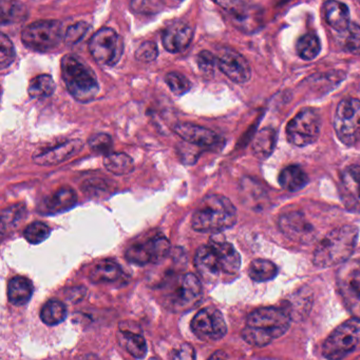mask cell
Here are the masks:
<instances>
[{"label":"cell","mask_w":360,"mask_h":360,"mask_svg":"<svg viewBox=\"0 0 360 360\" xmlns=\"http://www.w3.org/2000/svg\"><path fill=\"white\" fill-rule=\"evenodd\" d=\"M149 360H159L158 359H150Z\"/></svg>","instance_id":"obj_49"},{"label":"cell","mask_w":360,"mask_h":360,"mask_svg":"<svg viewBox=\"0 0 360 360\" xmlns=\"http://www.w3.org/2000/svg\"><path fill=\"white\" fill-rule=\"evenodd\" d=\"M33 283L23 276H15L8 283V302L14 306H23L33 295Z\"/></svg>","instance_id":"obj_25"},{"label":"cell","mask_w":360,"mask_h":360,"mask_svg":"<svg viewBox=\"0 0 360 360\" xmlns=\"http://www.w3.org/2000/svg\"><path fill=\"white\" fill-rule=\"evenodd\" d=\"M278 269L274 262L268 259H255L252 262L249 275L256 283H266L277 276Z\"/></svg>","instance_id":"obj_33"},{"label":"cell","mask_w":360,"mask_h":360,"mask_svg":"<svg viewBox=\"0 0 360 360\" xmlns=\"http://www.w3.org/2000/svg\"><path fill=\"white\" fill-rule=\"evenodd\" d=\"M163 6L164 0H130L131 8L139 14H156L162 10Z\"/></svg>","instance_id":"obj_40"},{"label":"cell","mask_w":360,"mask_h":360,"mask_svg":"<svg viewBox=\"0 0 360 360\" xmlns=\"http://www.w3.org/2000/svg\"><path fill=\"white\" fill-rule=\"evenodd\" d=\"M61 77L71 96L80 103H90L99 92L93 70L75 55H65L61 63Z\"/></svg>","instance_id":"obj_4"},{"label":"cell","mask_w":360,"mask_h":360,"mask_svg":"<svg viewBox=\"0 0 360 360\" xmlns=\"http://www.w3.org/2000/svg\"><path fill=\"white\" fill-rule=\"evenodd\" d=\"M340 195L349 211L360 213V166H350L342 172Z\"/></svg>","instance_id":"obj_17"},{"label":"cell","mask_w":360,"mask_h":360,"mask_svg":"<svg viewBox=\"0 0 360 360\" xmlns=\"http://www.w3.org/2000/svg\"><path fill=\"white\" fill-rule=\"evenodd\" d=\"M291 316L285 309L264 307L252 312L247 327L242 330L243 340L255 347H266L287 333Z\"/></svg>","instance_id":"obj_1"},{"label":"cell","mask_w":360,"mask_h":360,"mask_svg":"<svg viewBox=\"0 0 360 360\" xmlns=\"http://www.w3.org/2000/svg\"><path fill=\"white\" fill-rule=\"evenodd\" d=\"M279 226L287 237L299 243H311L315 237L314 228L299 212H291L281 216Z\"/></svg>","instance_id":"obj_16"},{"label":"cell","mask_w":360,"mask_h":360,"mask_svg":"<svg viewBox=\"0 0 360 360\" xmlns=\"http://www.w3.org/2000/svg\"><path fill=\"white\" fill-rule=\"evenodd\" d=\"M68 311L67 307L65 306L63 302L59 300H52L46 302L40 311V319L42 323H46V326L59 325L67 319Z\"/></svg>","instance_id":"obj_31"},{"label":"cell","mask_w":360,"mask_h":360,"mask_svg":"<svg viewBox=\"0 0 360 360\" xmlns=\"http://www.w3.org/2000/svg\"><path fill=\"white\" fill-rule=\"evenodd\" d=\"M321 115L316 110L306 108L298 112L287 126V141L296 147H306L318 139Z\"/></svg>","instance_id":"obj_9"},{"label":"cell","mask_w":360,"mask_h":360,"mask_svg":"<svg viewBox=\"0 0 360 360\" xmlns=\"http://www.w3.org/2000/svg\"><path fill=\"white\" fill-rule=\"evenodd\" d=\"M25 205H15L13 207H8L2 212V231L6 230V226H11L16 224L25 215Z\"/></svg>","instance_id":"obj_44"},{"label":"cell","mask_w":360,"mask_h":360,"mask_svg":"<svg viewBox=\"0 0 360 360\" xmlns=\"http://www.w3.org/2000/svg\"><path fill=\"white\" fill-rule=\"evenodd\" d=\"M15 57H16V52H15L12 41L6 34L2 33L0 36V65H1V69L10 67L13 61L15 60Z\"/></svg>","instance_id":"obj_39"},{"label":"cell","mask_w":360,"mask_h":360,"mask_svg":"<svg viewBox=\"0 0 360 360\" xmlns=\"http://www.w3.org/2000/svg\"><path fill=\"white\" fill-rule=\"evenodd\" d=\"M82 149V143L78 139L66 141L53 149H49L37 155H34L33 162L38 166H55L73 158L74 155L80 153Z\"/></svg>","instance_id":"obj_18"},{"label":"cell","mask_w":360,"mask_h":360,"mask_svg":"<svg viewBox=\"0 0 360 360\" xmlns=\"http://www.w3.org/2000/svg\"><path fill=\"white\" fill-rule=\"evenodd\" d=\"M89 147L97 153H108L113 146L111 136L105 133L93 135L88 141Z\"/></svg>","instance_id":"obj_43"},{"label":"cell","mask_w":360,"mask_h":360,"mask_svg":"<svg viewBox=\"0 0 360 360\" xmlns=\"http://www.w3.org/2000/svg\"><path fill=\"white\" fill-rule=\"evenodd\" d=\"M77 201V196L71 188H61L42 201L38 211L44 215H55L72 209Z\"/></svg>","instance_id":"obj_21"},{"label":"cell","mask_w":360,"mask_h":360,"mask_svg":"<svg viewBox=\"0 0 360 360\" xmlns=\"http://www.w3.org/2000/svg\"><path fill=\"white\" fill-rule=\"evenodd\" d=\"M192 332L202 340H222L228 333V326L221 311L206 307L197 313L190 323Z\"/></svg>","instance_id":"obj_12"},{"label":"cell","mask_w":360,"mask_h":360,"mask_svg":"<svg viewBox=\"0 0 360 360\" xmlns=\"http://www.w3.org/2000/svg\"><path fill=\"white\" fill-rule=\"evenodd\" d=\"M232 25L244 32L255 33L262 27V12L258 6H245L237 12L230 14Z\"/></svg>","instance_id":"obj_23"},{"label":"cell","mask_w":360,"mask_h":360,"mask_svg":"<svg viewBox=\"0 0 360 360\" xmlns=\"http://www.w3.org/2000/svg\"><path fill=\"white\" fill-rule=\"evenodd\" d=\"M275 146H276V131L272 128L262 129L254 141V153L260 160H266L272 155Z\"/></svg>","instance_id":"obj_30"},{"label":"cell","mask_w":360,"mask_h":360,"mask_svg":"<svg viewBox=\"0 0 360 360\" xmlns=\"http://www.w3.org/2000/svg\"><path fill=\"white\" fill-rule=\"evenodd\" d=\"M342 33V48L354 55H360V27L350 23L346 31Z\"/></svg>","instance_id":"obj_36"},{"label":"cell","mask_w":360,"mask_h":360,"mask_svg":"<svg viewBox=\"0 0 360 360\" xmlns=\"http://www.w3.org/2000/svg\"><path fill=\"white\" fill-rule=\"evenodd\" d=\"M218 68L236 84H245L252 77V70L247 59L234 49L222 48L217 55Z\"/></svg>","instance_id":"obj_14"},{"label":"cell","mask_w":360,"mask_h":360,"mask_svg":"<svg viewBox=\"0 0 360 360\" xmlns=\"http://www.w3.org/2000/svg\"><path fill=\"white\" fill-rule=\"evenodd\" d=\"M104 166L112 174L118 176L129 174L135 169L132 158L125 153H108L104 158Z\"/></svg>","instance_id":"obj_32"},{"label":"cell","mask_w":360,"mask_h":360,"mask_svg":"<svg viewBox=\"0 0 360 360\" xmlns=\"http://www.w3.org/2000/svg\"><path fill=\"white\" fill-rule=\"evenodd\" d=\"M170 251V243L164 235H154L144 243L131 245L126 252V259L137 266L158 264L164 259Z\"/></svg>","instance_id":"obj_11"},{"label":"cell","mask_w":360,"mask_h":360,"mask_svg":"<svg viewBox=\"0 0 360 360\" xmlns=\"http://www.w3.org/2000/svg\"><path fill=\"white\" fill-rule=\"evenodd\" d=\"M135 58L142 63H151L159 56V49L154 41H144L135 51Z\"/></svg>","instance_id":"obj_42"},{"label":"cell","mask_w":360,"mask_h":360,"mask_svg":"<svg viewBox=\"0 0 360 360\" xmlns=\"http://www.w3.org/2000/svg\"><path fill=\"white\" fill-rule=\"evenodd\" d=\"M120 264L113 260L106 259L97 264L90 272V281L94 283H113L122 276Z\"/></svg>","instance_id":"obj_29"},{"label":"cell","mask_w":360,"mask_h":360,"mask_svg":"<svg viewBox=\"0 0 360 360\" xmlns=\"http://www.w3.org/2000/svg\"><path fill=\"white\" fill-rule=\"evenodd\" d=\"M338 289L349 312L360 319V264H346L340 271Z\"/></svg>","instance_id":"obj_13"},{"label":"cell","mask_w":360,"mask_h":360,"mask_svg":"<svg viewBox=\"0 0 360 360\" xmlns=\"http://www.w3.org/2000/svg\"><path fill=\"white\" fill-rule=\"evenodd\" d=\"M51 230L46 224L40 221L32 222L25 228L23 236L27 243L32 245H38L46 240L50 236Z\"/></svg>","instance_id":"obj_37"},{"label":"cell","mask_w":360,"mask_h":360,"mask_svg":"<svg viewBox=\"0 0 360 360\" xmlns=\"http://www.w3.org/2000/svg\"><path fill=\"white\" fill-rule=\"evenodd\" d=\"M211 245L217 250L221 262L222 272L225 274H236L241 266V256L232 243H228L223 238H216L213 237L211 240Z\"/></svg>","instance_id":"obj_22"},{"label":"cell","mask_w":360,"mask_h":360,"mask_svg":"<svg viewBox=\"0 0 360 360\" xmlns=\"http://www.w3.org/2000/svg\"><path fill=\"white\" fill-rule=\"evenodd\" d=\"M360 349V319L353 317L336 328L323 346L329 360H342Z\"/></svg>","instance_id":"obj_6"},{"label":"cell","mask_w":360,"mask_h":360,"mask_svg":"<svg viewBox=\"0 0 360 360\" xmlns=\"http://www.w3.org/2000/svg\"><path fill=\"white\" fill-rule=\"evenodd\" d=\"M359 1L360 2V0H359Z\"/></svg>","instance_id":"obj_50"},{"label":"cell","mask_w":360,"mask_h":360,"mask_svg":"<svg viewBox=\"0 0 360 360\" xmlns=\"http://www.w3.org/2000/svg\"><path fill=\"white\" fill-rule=\"evenodd\" d=\"M359 238L355 226H340L331 231L317 245L313 262L319 268H329L344 264L352 255Z\"/></svg>","instance_id":"obj_3"},{"label":"cell","mask_w":360,"mask_h":360,"mask_svg":"<svg viewBox=\"0 0 360 360\" xmlns=\"http://www.w3.org/2000/svg\"><path fill=\"white\" fill-rule=\"evenodd\" d=\"M29 16L27 8L18 0H2L1 25H18L25 22Z\"/></svg>","instance_id":"obj_28"},{"label":"cell","mask_w":360,"mask_h":360,"mask_svg":"<svg viewBox=\"0 0 360 360\" xmlns=\"http://www.w3.org/2000/svg\"><path fill=\"white\" fill-rule=\"evenodd\" d=\"M165 82L170 89L171 92L178 96L185 94L192 88V82L186 76L179 72H170L165 76Z\"/></svg>","instance_id":"obj_38"},{"label":"cell","mask_w":360,"mask_h":360,"mask_svg":"<svg viewBox=\"0 0 360 360\" xmlns=\"http://www.w3.org/2000/svg\"><path fill=\"white\" fill-rule=\"evenodd\" d=\"M118 340L120 346L135 359H142L146 356L147 345L145 338L139 334L128 330H120L118 333Z\"/></svg>","instance_id":"obj_26"},{"label":"cell","mask_w":360,"mask_h":360,"mask_svg":"<svg viewBox=\"0 0 360 360\" xmlns=\"http://www.w3.org/2000/svg\"><path fill=\"white\" fill-rule=\"evenodd\" d=\"M89 51L99 65L113 67L122 58L124 41L113 29L103 27L91 37Z\"/></svg>","instance_id":"obj_10"},{"label":"cell","mask_w":360,"mask_h":360,"mask_svg":"<svg viewBox=\"0 0 360 360\" xmlns=\"http://www.w3.org/2000/svg\"><path fill=\"white\" fill-rule=\"evenodd\" d=\"M197 63L203 73L213 74L215 68L218 67L217 56L209 51H202L197 57Z\"/></svg>","instance_id":"obj_45"},{"label":"cell","mask_w":360,"mask_h":360,"mask_svg":"<svg viewBox=\"0 0 360 360\" xmlns=\"http://www.w3.org/2000/svg\"><path fill=\"white\" fill-rule=\"evenodd\" d=\"M218 6H221L224 10L228 11L230 14L237 12V11L247 6L244 0H213Z\"/></svg>","instance_id":"obj_47"},{"label":"cell","mask_w":360,"mask_h":360,"mask_svg":"<svg viewBox=\"0 0 360 360\" xmlns=\"http://www.w3.org/2000/svg\"><path fill=\"white\" fill-rule=\"evenodd\" d=\"M21 41L36 52L54 50L63 41L61 23L57 20H38L23 27Z\"/></svg>","instance_id":"obj_7"},{"label":"cell","mask_w":360,"mask_h":360,"mask_svg":"<svg viewBox=\"0 0 360 360\" xmlns=\"http://www.w3.org/2000/svg\"><path fill=\"white\" fill-rule=\"evenodd\" d=\"M209 360H228V356H226L225 353L223 351H218L216 352L213 356L211 357Z\"/></svg>","instance_id":"obj_48"},{"label":"cell","mask_w":360,"mask_h":360,"mask_svg":"<svg viewBox=\"0 0 360 360\" xmlns=\"http://www.w3.org/2000/svg\"><path fill=\"white\" fill-rule=\"evenodd\" d=\"M194 266L206 281H211L223 273L217 250L211 243L199 248L194 256Z\"/></svg>","instance_id":"obj_20"},{"label":"cell","mask_w":360,"mask_h":360,"mask_svg":"<svg viewBox=\"0 0 360 360\" xmlns=\"http://www.w3.org/2000/svg\"><path fill=\"white\" fill-rule=\"evenodd\" d=\"M237 222V210L228 197L211 194L205 197L192 215V226L197 232L218 233Z\"/></svg>","instance_id":"obj_2"},{"label":"cell","mask_w":360,"mask_h":360,"mask_svg":"<svg viewBox=\"0 0 360 360\" xmlns=\"http://www.w3.org/2000/svg\"><path fill=\"white\" fill-rule=\"evenodd\" d=\"M194 34L192 25L184 21H175L167 25L163 32V46L169 53L182 52L192 44Z\"/></svg>","instance_id":"obj_15"},{"label":"cell","mask_w":360,"mask_h":360,"mask_svg":"<svg viewBox=\"0 0 360 360\" xmlns=\"http://www.w3.org/2000/svg\"><path fill=\"white\" fill-rule=\"evenodd\" d=\"M175 132L186 143L199 147H211L219 141L217 133L190 122L178 124L175 127Z\"/></svg>","instance_id":"obj_19"},{"label":"cell","mask_w":360,"mask_h":360,"mask_svg":"<svg viewBox=\"0 0 360 360\" xmlns=\"http://www.w3.org/2000/svg\"><path fill=\"white\" fill-rule=\"evenodd\" d=\"M168 357L169 360H196V351L192 345L183 344L180 348L171 351Z\"/></svg>","instance_id":"obj_46"},{"label":"cell","mask_w":360,"mask_h":360,"mask_svg":"<svg viewBox=\"0 0 360 360\" xmlns=\"http://www.w3.org/2000/svg\"><path fill=\"white\" fill-rule=\"evenodd\" d=\"M89 29H90V25L84 21L74 23V25H70L66 33L63 34V40L69 46H73L84 38Z\"/></svg>","instance_id":"obj_41"},{"label":"cell","mask_w":360,"mask_h":360,"mask_svg":"<svg viewBox=\"0 0 360 360\" xmlns=\"http://www.w3.org/2000/svg\"><path fill=\"white\" fill-rule=\"evenodd\" d=\"M321 44L315 34L308 33L297 42V53L304 60H313L321 53Z\"/></svg>","instance_id":"obj_35"},{"label":"cell","mask_w":360,"mask_h":360,"mask_svg":"<svg viewBox=\"0 0 360 360\" xmlns=\"http://www.w3.org/2000/svg\"><path fill=\"white\" fill-rule=\"evenodd\" d=\"M325 20L336 31L344 32L350 25V11L347 4L337 0H328L325 4Z\"/></svg>","instance_id":"obj_24"},{"label":"cell","mask_w":360,"mask_h":360,"mask_svg":"<svg viewBox=\"0 0 360 360\" xmlns=\"http://www.w3.org/2000/svg\"><path fill=\"white\" fill-rule=\"evenodd\" d=\"M200 279L192 273L171 277L163 285V304L173 312H185L194 308L202 300Z\"/></svg>","instance_id":"obj_5"},{"label":"cell","mask_w":360,"mask_h":360,"mask_svg":"<svg viewBox=\"0 0 360 360\" xmlns=\"http://www.w3.org/2000/svg\"><path fill=\"white\" fill-rule=\"evenodd\" d=\"M55 91V82L48 74L36 76L30 82L27 93L34 99L46 98L52 96Z\"/></svg>","instance_id":"obj_34"},{"label":"cell","mask_w":360,"mask_h":360,"mask_svg":"<svg viewBox=\"0 0 360 360\" xmlns=\"http://www.w3.org/2000/svg\"><path fill=\"white\" fill-rule=\"evenodd\" d=\"M334 130L340 141L353 147L360 141V101L345 98L336 109L333 122Z\"/></svg>","instance_id":"obj_8"},{"label":"cell","mask_w":360,"mask_h":360,"mask_svg":"<svg viewBox=\"0 0 360 360\" xmlns=\"http://www.w3.org/2000/svg\"><path fill=\"white\" fill-rule=\"evenodd\" d=\"M281 188L290 192L302 190L308 184V175L298 166H289L281 171L278 177Z\"/></svg>","instance_id":"obj_27"}]
</instances>
